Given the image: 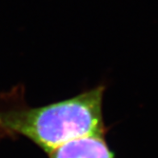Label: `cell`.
<instances>
[{
  "mask_svg": "<svg viewBox=\"0 0 158 158\" xmlns=\"http://www.w3.org/2000/svg\"><path fill=\"white\" fill-rule=\"evenodd\" d=\"M104 93L101 85L49 105L1 111L0 127L30 139L49 154L72 140L106 134Z\"/></svg>",
  "mask_w": 158,
  "mask_h": 158,
  "instance_id": "cell-1",
  "label": "cell"
},
{
  "mask_svg": "<svg viewBox=\"0 0 158 158\" xmlns=\"http://www.w3.org/2000/svg\"><path fill=\"white\" fill-rule=\"evenodd\" d=\"M50 158H114L105 135L85 136L67 142L49 153Z\"/></svg>",
  "mask_w": 158,
  "mask_h": 158,
  "instance_id": "cell-2",
  "label": "cell"
}]
</instances>
